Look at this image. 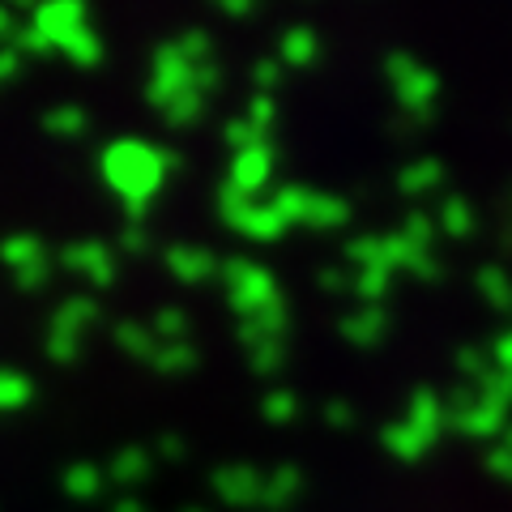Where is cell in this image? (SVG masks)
<instances>
[{
	"instance_id": "cell-46",
	"label": "cell",
	"mask_w": 512,
	"mask_h": 512,
	"mask_svg": "<svg viewBox=\"0 0 512 512\" xmlns=\"http://www.w3.org/2000/svg\"><path fill=\"white\" fill-rule=\"evenodd\" d=\"M120 252L128 256H141V252H150V227L146 222H124V231H120Z\"/></svg>"
},
{
	"instance_id": "cell-33",
	"label": "cell",
	"mask_w": 512,
	"mask_h": 512,
	"mask_svg": "<svg viewBox=\"0 0 512 512\" xmlns=\"http://www.w3.org/2000/svg\"><path fill=\"white\" fill-rule=\"evenodd\" d=\"M389 286H393V269H384V265L355 269V278H350V291H355L363 303H380L389 295Z\"/></svg>"
},
{
	"instance_id": "cell-17",
	"label": "cell",
	"mask_w": 512,
	"mask_h": 512,
	"mask_svg": "<svg viewBox=\"0 0 512 512\" xmlns=\"http://www.w3.org/2000/svg\"><path fill=\"white\" fill-rule=\"evenodd\" d=\"M107 487V470L103 466H94V461H73V466H64L60 470V491L69 495V500H99Z\"/></svg>"
},
{
	"instance_id": "cell-31",
	"label": "cell",
	"mask_w": 512,
	"mask_h": 512,
	"mask_svg": "<svg viewBox=\"0 0 512 512\" xmlns=\"http://www.w3.org/2000/svg\"><path fill=\"white\" fill-rule=\"evenodd\" d=\"M205 111H210V99H205L201 90H184V94H175V99L158 111V116H163L171 128H192L205 116Z\"/></svg>"
},
{
	"instance_id": "cell-30",
	"label": "cell",
	"mask_w": 512,
	"mask_h": 512,
	"mask_svg": "<svg viewBox=\"0 0 512 512\" xmlns=\"http://www.w3.org/2000/svg\"><path fill=\"white\" fill-rule=\"evenodd\" d=\"M35 402V380L13 367H0V414H18Z\"/></svg>"
},
{
	"instance_id": "cell-54",
	"label": "cell",
	"mask_w": 512,
	"mask_h": 512,
	"mask_svg": "<svg viewBox=\"0 0 512 512\" xmlns=\"http://www.w3.org/2000/svg\"><path fill=\"white\" fill-rule=\"evenodd\" d=\"M316 282H320V291H329V295H338V291H346V286H350V278L342 274L338 265H325V269L316 274Z\"/></svg>"
},
{
	"instance_id": "cell-52",
	"label": "cell",
	"mask_w": 512,
	"mask_h": 512,
	"mask_svg": "<svg viewBox=\"0 0 512 512\" xmlns=\"http://www.w3.org/2000/svg\"><path fill=\"white\" fill-rule=\"evenodd\" d=\"M154 453L163 457V461H184L188 444H184L180 431H163V436H158V444H154Z\"/></svg>"
},
{
	"instance_id": "cell-23",
	"label": "cell",
	"mask_w": 512,
	"mask_h": 512,
	"mask_svg": "<svg viewBox=\"0 0 512 512\" xmlns=\"http://www.w3.org/2000/svg\"><path fill=\"white\" fill-rule=\"evenodd\" d=\"M350 222V201L346 197H333V192H316L308 197V218L303 227H316V231H338Z\"/></svg>"
},
{
	"instance_id": "cell-41",
	"label": "cell",
	"mask_w": 512,
	"mask_h": 512,
	"mask_svg": "<svg viewBox=\"0 0 512 512\" xmlns=\"http://www.w3.org/2000/svg\"><path fill=\"white\" fill-rule=\"evenodd\" d=\"M244 120H248L261 137L274 133V124H278V103H274V94H252V103H248V111H244Z\"/></svg>"
},
{
	"instance_id": "cell-36",
	"label": "cell",
	"mask_w": 512,
	"mask_h": 512,
	"mask_svg": "<svg viewBox=\"0 0 512 512\" xmlns=\"http://www.w3.org/2000/svg\"><path fill=\"white\" fill-rule=\"evenodd\" d=\"M470 389L478 393V397H487V402H495V406H504V410H512V372H504V367H487V376L478 380V384H470Z\"/></svg>"
},
{
	"instance_id": "cell-45",
	"label": "cell",
	"mask_w": 512,
	"mask_h": 512,
	"mask_svg": "<svg viewBox=\"0 0 512 512\" xmlns=\"http://www.w3.org/2000/svg\"><path fill=\"white\" fill-rule=\"evenodd\" d=\"M9 47L18 56H52V43H47L35 26H18V35L9 39Z\"/></svg>"
},
{
	"instance_id": "cell-42",
	"label": "cell",
	"mask_w": 512,
	"mask_h": 512,
	"mask_svg": "<svg viewBox=\"0 0 512 512\" xmlns=\"http://www.w3.org/2000/svg\"><path fill=\"white\" fill-rule=\"evenodd\" d=\"M175 47L192 60V64H201V60H214V39H210V30H201V26H192L184 30L180 39H175Z\"/></svg>"
},
{
	"instance_id": "cell-58",
	"label": "cell",
	"mask_w": 512,
	"mask_h": 512,
	"mask_svg": "<svg viewBox=\"0 0 512 512\" xmlns=\"http://www.w3.org/2000/svg\"><path fill=\"white\" fill-rule=\"evenodd\" d=\"M111 512H150V508H146V504H137V500H120Z\"/></svg>"
},
{
	"instance_id": "cell-37",
	"label": "cell",
	"mask_w": 512,
	"mask_h": 512,
	"mask_svg": "<svg viewBox=\"0 0 512 512\" xmlns=\"http://www.w3.org/2000/svg\"><path fill=\"white\" fill-rule=\"evenodd\" d=\"M252 205H256V197H244V192H235L231 184H222V188H218V218L227 222L231 231L244 227V218H248Z\"/></svg>"
},
{
	"instance_id": "cell-43",
	"label": "cell",
	"mask_w": 512,
	"mask_h": 512,
	"mask_svg": "<svg viewBox=\"0 0 512 512\" xmlns=\"http://www.w3.org/2000/svg\"><path fill=\"white\" fill-rule=\"evenodd\" d=\"M487 367H491V350H478V346H461V350H457V372L466 376L470 384L483 380Z\"/></svg>"
},
{
	"instance_id": "cell-25",
	"label": "cell",
	"mask_w": 512,
	"mask_h": 512,
	"mask_svg": "<svg viewBox=\"0 0 512 512\" xmlns=\"http://www.w3.org/2000/svg\"><path fill=\"white\" fill-rule=\"evenodd\" d=\"M86 128H90V116L77 103H56L52 111H43V133L56 141H77L86 137Z\"/></svg>"
},
{
	"instance_id": "cell-56",
	"label": "cell",
	"mask_w": 512,
	"mask_h": 512,
	"mask_svg": "<svg viewBox=\"0 0 512 512\" xmlns=\"http://www.w3.org/2000/svg\"><path fill=\"white\" fill-rule=\"evenodd\" d=\"M218 9L227 13V18H252V13H256V5H252V0H222Z\"/></svg>"
},
{
	"instance_id": "cell-49",
	"label": "cell",
	"mask_w": 512,
	"mask_h": 512,
	"mask_svg": "<svg viewBox=\"0 0 512 512\" xmlns=\"http://www.w3.org/2000/svg\"><path fill=\"white\" fill-rule=\"evenodd\" d=\"M218 86H222V64L218 60H201L197 69H192V90H201L205 99H210Z\"/></svg>"
},
{
	"instance_id": "cell-22",
	"label": "cell",
	"mask_w": 512,
	"mask_h": 512,
	"mask_svg": "<svg viewBox=\"0 0 512 512\" xmlns=\"http://www.w3.org/2000/svg\"><path fill=\"white\" fill-rule=\"evenodd\" d=\"M384 448H389V453L397 457V461H423L431 448H436V440H427L423 431H414L406 419H397V423H389L384 427Z\"/></svg>"
},
{
	"instance_id": "cell-3",
	"label": "cell",
	"mask_w": 512,
	"mask_h": 512,
	"mask_svg": "<svg viewBox=\"0 0 512 512\" xmlns=\"http://www.w3.org/2000/svg\"><path fill=\"white\" fill-rule=\"evenodd\" d=\"M384 77H389L393 99L410 116V124L431 120L436 99H440V77H436V69H427V64L414 60L410 52H389V60H384Z\"/></svg>"
},
{
	"instance_id": "cell-61",
	"label": "cell",
	"mask_w": 512,
	"mask_h": 512,
	"mask_svg": "<svg viewBox=\"0 0 512 512\" xmlns=\"http://www.w3.org/2000/svg\"><path fill=\"white\" fill-rule=\"evenodd\" d=\"M508 201H512V188H508Z\"/></svg>"
},
{
	"instance_id": "cell-26",
	"label": "cell",
	"mask_w": 512,
	"mask_h": 512,
	"mask_svg": "<svg viewBox=\"0 0 512 512\" xmlns=\"http://www.w3.org/2000/svg\"><path fill=\"white\" fill-rule=\"evenodd\" d=\"M478 227V214L466 197H444L440 210H436V231L448 239H470Z\"/></svg>"
},
{
	"instance_id": "cell-27",
	"label": "cell",
	"mask_w": 512,
	"mask_h": 512,
	"mask_svg": "<svg viewBox=\"0 0 512 512\" xmlns=\"http://www.w3.org/2000/svg\"><path fill=\"white\" fill-rule=\"evenodd\" d=\"M197 363H201V355L192 342H158V350L150 355V367L158 376H188Z\"/></svg>"
},
{
	"instance_id": "cell-35",
	"label": "cell",
	"mask_w": 512,
	"mask_h": 512,
	"mask_svg": "<svg viewBox=\"0 0 512 512\" xmlns=\"http://www.w3.org/2000/svg\"><path fill=\"white\" fill-rule=\"evenodd\" d=\"M261 419L274 423V427L295 423V419H299V397H295L291 389H269V393L261 397Z\"/></svg>"
},
{
	"instance_id": "cell-47",
	"label": "cell",
	"mask_w": 512,
	"mask_h": 512,
	"mask_svg": "<svg viewBox=\"0 0 512 512\" xmlns=\"http://www.w3.org/2000/svg\"><path fill=\"white\" fill-rule=\"evenodd\" d=\"M278 82H282V64H278V60L265 56V60L252 64V86H256V94H274Z\"/></svg>"
},
{
	"instance_id": "cell-15",
	"label": "cell",
	"mask_w": 512,
	"mask_h": 512,
	"mask_svg": "<svg viewBox=\"0 0 512 512\" xmlns=\"http://www.w3.org/2000/svg\"><path fill=\"white\" fill-rule=\"evenodd\" d=\"M150 470H154L150 448L124 444V448H116V457L107 461V483H116V487H141L150 478Z\"/></svg>"
},
{
	"instance_id": "cell-14",
	"label": "cell",
	"mask_w": 512,
	"mask_h": 512,
	"mask_svg": "<svg viewBox=\"0 0 512 512\" xmlns=\"http://www.w3.org/2000/svg\"><path fill=\"white\" fill-rule=\"evenodd\" d=\"M99 320H103L99 299H90V295H73V299L56 303V312H52V320H47V329L73 333V338H86V333H90L94 325H99Z\"/></svg>"
},
{
	"instance_id": "cell-48",
	"label": "cell",
	"mask_w": 512,
	"mask_h": 512,
	"mask_svg": "<svg viewBox=\"0 0 512 512\" xmlns=\"http://www.w3.org/2000/svg\"><path fill=\"white\" fill-rule=\"evenodd\" d=\"M52 269H56V256L52 261H39V265L22 269V274H13V282H18V291H43V286L52 282Z\"/></svg>"
},
{
	"instance_id": "cell-51",
	"label": "cell",
	"mask_w": 512,
	"mask_h": 512,
	"mask_svg": "<svg viewBox=\"0 0 512 512\" xmlns=\"http://www.w3.org/2000/svg\"><path fill=\"white\" fill-rule=\"evenodd\" d=\"M355 406L346 402V397H333V402H325V423L329 427H355Z\"/></svg>"
},
{
	"instance_id": "cell-28",
	"label": "cell",
	"mask_w": 512,
	"mask_h": 512,
	"mask_svg": "<svg viewBox=\"0 0 512 512\" xmlns=\"http://www.w3.org/2000/svg\"><path fill=\"white\" fill-rule=\"evenodd\" d=\"M111 342H116L128 359H141V363H150V355L158 350L154 329L141 325V320H120V325L111 329Z\"/></svg>"
},
{
	"instance_id": "cell-40",
	"label": "cell",
	"mask_w": 512,
	"mask_h": 512,
	"mask_svg": "<svg viewBox=\"0 0 512 512\" xmlns=\"http://www.w3.org/2000/svg\"><path fill=\"white\" fill-rule=\"evenodd\" d=\"M402 235L410 239L414 248H427L431 252V244H436V218L431 214H423V210H406V218H402Z\"/></svg>"
},
{
	"instance_id": "cell-57",
	"label": "cell",
	"mask_w": 512,
	"mask_h": 512,
	"mask_svg": "<svg viewBox=\"0 0 512 512\" xmlns=\"http://www.w3.org/2000/svg\"><path fill=\"white\" fill-rule=\"evenodd\" d=\"M13 35H18V22H13L9 9H0V39H13Z\"/></svg>"
},
{
	"instance_id": "cell-9",
	"label": "cell",
	"mask_w": 512,
	"mask_h": 512,
	"mask_svg": "<svg viewBox=\"0 0 512 512\" xmlns=\"http://www.w3.org/2000/svg\"><path fill=\"white\" fill-rule=\"evenodd\" d=\"M163 265L171 269V278H180L184 286L210 282V278H218V269H222L218 256L210 248H201V244H171L163 252Z\"/></svg>"
},
{
	"instance_id": "cell-12",
	"label": "cell",
	"mask_w": 512,
	"mask_h": 512,
	"mask_svg": "<svg viewBox=\"0 0 512 512\" xmlns=\"http://www.w3.org/2000/svg\"><path fill=\"white\" fill-rule=\"evenodd\" d=\"M86 9L77 5V0H52V5H39V9H30V26L39 30V35L52 43V52H56V39H64L69 30L77 26H86Z\"/></svg>"
},
{
	"instance_id": "cell-38",
	"label": "cell",
	"mask_w": 512,
	"mask_h": 512,
	"mask_svg": "<svg viewBox=\"0 0 512 512\" xmlns=\"http://www.w3.org/2000/svg\"><path fill=\"white\" fill-rule=\"evenodd\" d=\"M82 342L86 338H73V333H60V329H47V342H43V355L60 363V367H69L82 359Z\"/></svg>"
},
{
	"instance_id": "cell-44",
	"label": "cell",
	"mask_w": 512,
	"mask_h": 512,
	"mask_svg": "<svg viewBox=\"0 0 512 512\" xmlns=\"http://www.w3.org/2000/svg\"><path fill=\"white\" fill-rule=\"evenodd\" d=\"M222 141H227V146L239 154V150L256 146V141H269V137H261V133H256V128H252L244 116H239V120H227V124H222Z\"/></svg>"
},
{
	"instance_id": "cell-2",
	"label": "cell",
	"mask_w": 512,
	"mask_h": 512,
	"mask_svg": "<svg viewBox=\"0 0 512 512\" xmlns=\"http://www.w3.org/2000/svg\"><path fill=\"white\" fill-rule=\"evenodd\" d=\"M218 278H222V291H227V303H231V312H239V320L282 303V286L274 278V269H265L261 261L231 256V261H222Z\"/></svg>"
},
{
	"instance_id": "cell-18",
	"label": "cell",
	"mask_w": 512,
	"mask_h": 512,
	"mask_svg": "<svg viewBox=\"0 0 512 512\" xmlns=\"http://www.w3.org/2000/svg\"><path fill=\"white\" fill-rule=\"evenodd\" d=\"M39 261H52V252L43 248L39 235L18 231V235H5V239H0V265H5L9 274H22V269L39 265Z\"/></svg>"
},
{
	"instance_id": "cell-11",
	"label": "cell",
	"mask_w": 512,
	"mask_h": 512,
	"mask_svg": "<svg viewBox=\"0 0 512 512\" xmlns=\"http://www.w3.org/2000/svg\"><path fill=\"white\" fill-rule=\"evenodd\" d=\"M286 333H291V312H286V299L274 303V308H265V312H256L248 320H239V329H235V342L252 350V346H261V342H286Z\"/></svg>"
},
{
	"instance_id": "cell-1",
	"label": "cell",
	"mask_w": 512,
	"mask_h": 512,
	"mask_svg": "<svg viewBox=\"0 0 512 512\" xmlns=\"http://www.w3.org/2000/svg\"><path fill=\"white\" fill-rule=\"evenodd\" d=\"M175 167H180V154L154 146V141H141V137H116L99 154V175L124 201L128 222L146 218L150 201L158 197V188L167 180V171H175Z\"/></svg>"
},
{
	"instance_id": "cell-24",
	"label": "cell",
	"mask_w": 512,
	"mask_h": 512,
	"mask_svg": "<svg viewBox=\"0 0 512 512\" xmlns=\"http://www.w3.org/2000/svg\"><path fill=\"white\" fill-rule=\"evenodd\" d=\"M286 231H291V227H286L282 214L269 201H256L248 210V218H244V227H239V235L252 239V244H278Z\"/></svg>"
},
{
	"instance_id": "cell-19",
	"label": "cell",
	"mask_w": 512,
	"mask_h": 512,
	"mask_svg": "<svg viewBox=\"0 0 512 512\" xmlns=\"http://www.w3.org/2000/svg\"><path fill=\"white\" fill-rule=\"evenodd\" d=\"M320 56V39L312 26H291L282 30L278 39V64H286V69H312Z\"/></svg>"
},
{
	"instance_id": "cell-10",
	"label": "cell",
	"mask_w": 512,
	"mask_h": 512,
	"mask_svg": "<svg viewBox=\"0 0 512 512\" xmlns=\"http://www.w3.org/2000/svg\"><path fill=\"white\" fill-rule=\"evenodd\" d=\"M338 333H342L350 346L372 350V346H380L384 338H389V312H384L380 303H363V308H355V312L342 316Z\"/></svg>"
},
{
	"instance_id": "cell-34",
	"label": "cell",
	"mask_w": 512,
	"mask_h": 512,
	"mask_svg": "<svg viewBox=\"0 0 512 512\" xmlns=\"http://www.w3.org/2000/svg\"><path fill=\"white\" fill-rule=\"evenodd\" d=\"M150 329H154V338L158 342H188V333H192V320L184 308H158L154 320H150Z\"/></svg>"
},
{
	"instance_id": "cell-5",
	"label": "cell",
	"mask_w": 512,
	"mask_h": 512,
	"mask_svg": "<svg viewBox=\"0 0 512 512\" xmlns=\"http://www.w3.org/2000/svg\"><path fill=\"white\" fill-rule=\"evenodd\" d=\"M192 64L180 47H175V39H167V43H158L154 47V56H150V82H146V99H150V107L154 111H163L175 94H184V90H192Z\"/></svg>"
},
{
	"instance_id": "cell-7",
	"label": "cell",
	"mask_w": 512,
	"mask_h": 512,
	"mask_svg": "<svg viewBox=\"0 0 512 512\" xmlns=\"http://www.w3.org/2000/svg\"><path fill=\"white\" fill-rule=\"evenodd\" d=\"M274 163H278V150L269 146V141H256V146L231 154V167H227V184L235 192H244V197H256L269 175H274Z\"/></svg>"
},
{
	"instance_id": "cell-6",
	"label": "cell",
	"mask_w": 512,
	"mask_h": 512,
	"mask_svg": "<svg viewBox=\"0 0 512 512\" xmlns=\"http://www.w3.org/2000/svg\"><path fill=\"white\" fill-rule=\"evenodd\" d=\"M56 265L69 269V274L86 278L90 286H111L116 282V252H111L103 239H73V244H64L56 252Z\"/></svg>"
},
{
	"instance_id": "cell-32",
	"label": "cell",
	"mask_w": 512,
	"mask_h": 512,
	"mask_svg": "<svg viewBox=\"0 0 512 512\" xmlns=\"http://www.w3.org/2000/svg\"><path fill=\"white\" fill-rule=\"evenodd\" d=\"M308 197H312V188L308 184H286L274 192V210L282 214L286 227H303V218H308Z\"/></svg>"
},
{
	"instance_id": "cell-20",
	"label": "cell",
	"mask_w": 512,
	"mask_h": 512,
	"mask_svg": "<svg viewBox=\"0 0 512 512\" xmlns=\"http://www.w3.org/2000/svg\"><path fill=\"white\" fill-rule=\"evenodd\" d=\"M444 175H448V167L440 158H414V163L397 171V188H402L406 197H427V192H436L444 184Z\"/></svg>"
},
{
	"instance_id": "cell-53",
	"label": "cell",
	"mask_w": 512,
	"mask_h": 512,
	"mask_svg": "<svg viewBox=\"0 0 512 512\" xmlns=\"http://www.w3.org/2000/svg\"><path fill=\"white\" fill-rule=\"evenodd\" d=\"M491 363L504 367V372H512V329H504L500 338L491 342Z\"/></svg>"
},
{
	"instance_id": "cell-59",
	"label": "cell",
	"mask_w": 512,
	"mask_h": 512,
	"mask_svg": "<svg viewBox=\"0 0 512 512\" xmlns=\"http://www.w3.org/2000/svg\"><path fill=\"white\" fill-rule=\"evenodd\" d=\"M500 444H508V448H512V423L504 427V436H500Z\"/></svg>"
},
{
	"instance_id": "cell-21",
	"label": "cell",
	"mask_w": 512,
	"mask_h": 512,
	"mask_svg": "<svg viewBox=\"0 0 512 512\" xmlns=\"http://www.w3.org/2000/svg\"><path fill=\"white\" fill-rule=\"evenodd\" d=\"M56 52L69 56V64H77V69H94V64L103 60V35H94V26H77L69 30L64 39H56Z\"/></svg>"
},
{
	"instance_id": "cell-16",
	"label": "cell",
	"mask_w": 512,
	"mask_h": 512,
	"mask_svg": "<svg viewBox=\"0 0 512 512\" xmlns=\"http://www.w3.org/2000/svg\"><path fill=\"white\" fill-rule=\"evenodd\" d=\"M303 495V470L299 466H278L265 474L261 487V512H286Z\"/></svg>"
},
{
	"instance_id": "cell-8",
	"label": "cell",
	"mask_w": 512,
	"mask_h": 512,
	"mask_svg": "<svg viewBox=\"0 0 512 512\" xmlns=\"http://www.w3.org/2000/svg\"><path fill=\"white\" fill-rule=\"evenodd\" d=\"M214 495L227 508H261V487H265V474L256 466H218L210 478Z\"/></svg>"
},
{
	"instance_id": "cell-13",
	"label": "cell",
	"mask_w": 512,
	"mask_h": 512,
	"mask_svg": "<svg viewBox=\"0 0 512 512\" xmlns=\"http://www.w3.org/2000/svg\"><path fill=\"white\" fill-rule=\"evenodd\" d=\"M402 419L414 427V431H423L427 440H436L444 436V427H448V410H444V397L436 389H427V384H419V389L410 393V402H406V414Z\"/></svg>"
},
{
	"instance_id": "cell-60",
	"label": "cell",
	"mask_w": 512,
	"mask_h": 512,
	"mask_svg": "<svg viewBox=\"0 0 512 512\" xmlns=\"http://www.w3.org/2000/svg\"><path fill=\"white\" fill-rule=\"evenodd\" d=\"M184 512H205V508H184Z\"/></svg>"
},
{
	"instance_id": "cell-50",
	"label": "cell",
	"mask_w": 512,
	"mask_h": 512,
	"mask_svg": "<svg viewBox=\"0 0 512 512\" xmlns=\"http://www.w3.org/2000/svg\"><path fill=\"white\" fill-rule=\"evenodd\" d=\"M487 470L500 478V483H512V448L508 444H491L487 453Z\"/></svg>"
},
{
	"instance_id": "cell-55",
	"label": "cell",
	"mask_w": 512,
	"mask_h": 512,
	"mask_svg": "<svg viewBox=\"0 0 512 512\" xmlns=\"http://www.w3.org/2000/svg\"><path fill=\"white\" fill-rule=\"evenodd\" d=\"M18 73H22V56L5 43V47H0V82H13Z\"/></svg>"
},
{
	"instance_id": "cell-29",
	"label": "cell",
	"mask_w": 512,
	"mask_h": 512,
	"mask_svg": "<svg viewBox=\"0 0 512 512\" xmlns=\"http://www.w3.org/2000/svg\"><path fill=\"white\" fill-rule=\"evenodd\" d=\"M474 286H478V295H483L495 312H512V274L500 265H483L474 274Z\"/></svg>"
},
{
	"instance_id": "cell-4",
	"label": "cell",
	"mask_w": 512,
	"mask_h": 512,
	"mask_svg": "<svg viewBox=\"0 0 512 512\" xmlns=\"http://www.w3.org/2000/svg\"><path fill=\"white\" fill-rule=\"evenodd\" d=\"M448 410V427H457L466 440H500L504 427H508V410L478 397L474 389H461L444 402Z\"/></svg>"
},
{
	"instance_id": "cell-39",
	"label": "cell",
	"mask_w": 512,
	"mask_h": 512,
	"mask_svg": "<svg viewBox=\"0 0 512 512\" xmlns=\"http://www.w3.org/2000/svg\"><path fill=\"white\" fill-rule=\"evenodd\" d=\"M248 367L256 376H278L286 367V342H261L248 350Z\"/></svg>"
}]
</instances>
